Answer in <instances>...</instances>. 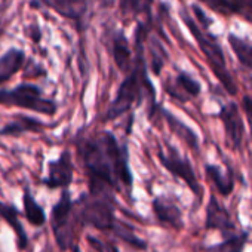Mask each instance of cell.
I'll list each match as a JSON object with an SVG mask.
<instances>
[{
  "label": "cell",
  "mask_w": 252,
  "mask_h": 252,
  "mask_svg": "<svg viewBox=\"0 0 252 252\" xmlns=\"http://www.w3.org/2000/svg\"><path fill=\"white\" fill-rule=\"evenodd\" d=\"M217 117L221 120L222 128L225 132V138L228 141V146L233 150H240L245 135V125L240 117V111L236 102H228L222 105L217 114Z\"/></svg>",
  "instance_id": "9c48e42d"
},
{
  "label": "cell",
  "mask_w": 252,
  "mask_h": 252,
  "mask_svg": "<svg viewBox=\"0 0 252 252\" xmlns=\"http://www.w3.org/2000/svg\"><path fill=\"white\" fill-rule=\"evenodd\" d=\"M0 218H2L15 233L17 237V246L20 251H26L29 248V234L20 220V209L14 203L2 202L0 200Z\"/></svg>",
  "instance_id": "7c38bea8"
},
{
  "label": "cell",
  "mask_w": 252,
  "mask_h": 252,
  "mask_svg": "<svg viewBox=\"0 0 252 252\" xmlns=\"http://www.w3.org/2000/svg\"><path fill=\"white\" fill-rule=\"evenodd\" d=\"M71 252H82V249H80L79 245H74V246L71 248Z\"/></svg>",
  "instance_id": "f546056e"
},
{
  "label": "cell",
  "mask_w": 252,
  "mask_h": 252,
  "mask_svg": "<svg viewBox=\"0 0 252 252\" xmlns=\"http://www.w3.org/2000/svg\"><path fill=\"white\" fill-rule=\"evenodd\" d=\"M74 203L79 206V209L74 211V218L80 225L113 233L117 228L120 221L114 217V197L89 193L82 194Z\"/></svg>",
  "instance_id": "277c9868"
},
{
  "label": "cell",
  "mask_w": 252,
  "mask_h": 252,
  "mask_svg": "<svg viewBox=\"0 0 252 252\" xmlns=\"http://www.w3.org/2000/svg\"><path fill=\"white\" fill-rule=\"evenodd\" d=\"M180 17L183 18L184 24L187 26V29L193 34V37H194V40H196L200 52L205 55L206 64L212 70L214 76L218 79V82L224 86V89L230 95H236L237 94V88H236L234 80H233V77H231V74L228 71V67H227V63H225V57H224L222 48L218 43L217 37L212 33H209L208 29L200 27V24L186 9H181L180 11Z\"/></svg>",
  "instance_id": "3957f363"
},
{
  "label": "cell",
  "mask_w": 252,
  "mask_h": 252,
  "mask_svg": "<svg viewBox=\"0 0 252 252\" xmlns=\"http://www.w3.org/2000/svg\"><path fill=\"white\" fill-rule=\"evenodd\" d=\"M45 128V123L39 119L26 116V114H17L14 119L0 128V137H20L26 132H40Z\"/></svg>",
  "instance_id": "4fadbf2b"
},
{
  "label": "cell",
  "mask_w": 252,
  "mask_h": 252,
  "mask_svg": "<svg viewBox=\"0 0 252 252\" xmlns=\"http://www.w3.org/2000/svg\"><path fill=\"white\" fill-rule=\"evenodd\" d=\"M74 178V165L71 159V153L68 150H63L61 155L48 162V174L42 180V184L49 190L57 189H68Z\"/></svg>",
  "instance_id": "ba28073f"
},
{
  "label": "cell",
  "mask_w": 252,
  "mask_h": 252,
  "mask_svg": "<svg viewBox=\"0 0 252 252\" xmlns=\"http://www.w3.org/2000/svg\"><path fill=\"white\" fill-rule=\"evenodd\" d=\"M152 208H153V214H155L156 220L162 225H166L177 231L184 228L183 212L174 199L166 197V196H158L153 199Z\"/></svg>",
  "instance_id": "30bf717a"
},
{
  "label": "cell",
  "mask_w": 252,
  "mask_h": 252,
  "mask_svg": "<svg viewBox=\"0 0 252 252\" xmlns=\"http://www.w3.org/2000/svg\"><path fill=\"white\" fill-rule=\"evenodd\" d=\"M77 153L82 159L89 181V193L111 196L120 187L131 189L134 177L129 168V153L125 144L107 131L77 141Z\"/></svg>",
  "instance_id": "6da1fadb"
},
{
  "label": "cell",
  "mask_w": 252,
  "mask_h": 252,
  "mask_svg": "<svg viewBox=\"0 0 252 252\" xmlns=\"http://www.w3.org/2000/svg\"><path fill=\"white\" fill-rule=\"evenodd\" d=\"M205 174L212 181V184H214L215 190L218 191V194L227 197V196H230L233 193V190H234V178H233L231 169H228L227 172H222L220 166L206 163L205 165Z\"/></svg>",
  "instance_id": "d6986e66"
},
{
  "label": "cell",
  "mask_w": 252,
  "mask_h": 252,
  "mask_svg": "<svg viewBox=\"0 0 252 252\" xmlns=\"http://www.w3.org/2000/svg\"><path fill=\"white\" fill-rule=\"evenodd\" d=\"M242 108L246 114V119L249 122V126H251V131H252V96L246 95L242 98Z\"/></svg>",
  "instance_id": "83f0119b"
},
{
  "label": "cell",
  "mask_w": 252,
  "mask_h": 252,
  "mask_svg": "<svg viewBox=\"0 0 252 252\" xmlns=\"http://www.w3.org/2000/svg\"><path fill=\"white\" fill-rule=\"evenodd\" d=\"M74 202L68 189H63V193L58 202L52 206L51 211V227L55 237V242L60 251L65 252L67 249L73 248L74 240Z\"/></svg>",
  "instance_id": "8992f818"
},
{
  "label": "cell",
  "mask_w": 252,
  "mask_h": 252,
  "mask_svg": "<svg viewBox=\"0 0 252 252\" xmlns=\"http://www.w3.org/2000/svg\"><path fill=\"white\" fill-rule=\"evenodd\" d=\"M111 55L117 68L123 73H129L134 67V57L131 45L122 32H117L111 42Z\"/></svg>",
  "instance_id": "2e32d148"
},
{
  "label": "cell",
  "mask_w": 252,
  "mask_h": 252,
  "mask_svg": "<svg viewBox=\"0 0 252 252\" xmlns=\"http://www.w3.org/2000/svg\"><path fill=\"white\" fill-rule=\"evenodd\" d=\"M0 105L26 108L45 116H55L58 111L57 102L45 98L42 89L33 83H21L12 89H0Z\"/></svg>",
  "instance_id": "5b68a950"
},
{
  "label": "cell",
  "mask_w": 252,
  "mask_h": 252,
  "mask_svg": "<svg viewBox=\"0 0 252 252\" xmlns=\"http://www.w3.org/2000/svg\"><path fill=\"white\" fill-rule=\"evenodd\" d=\"M203 5H206L211 11L222 15V17H230L236 15L233 0H199Z\"/></svg>",
  "instance_id": "cb8c5ba5"
},
{
  "label": "cell",
  "mask_w": 252,
  "mask_h": 252,
  "mask_svg": "<svg viewBox=\"0 0 252 252\" xmlns=\"http://www.w3.org/2000/svg\"><path fill=\"white\" fill-rule=\"evenodd\" d=\"M205 230H220V231L234 230V224L230 218L228 211L218 202L215 194L209 196L205 209Z\"/></svg>",
  "instance_id": "8fae6325"
},
{
  "label": "cell",
  "mask_w": 252,
  "mask_h": 252,
  "mask_svg": "<svg viewBox=\"0 0 252 252\" xmlns=\"http://www.w3.org/2000/svg\"><path fill=\"white\" fill-rule=\"evenodd\" d=\"M143 42L135 40V58L134 67L123 79L117 88L114 99L110 102L104 120H114L122 114L128 113L134 105H140L144 96H149L153 104H156L155 88L149 79L146 60L143 57Z\"/></svg>",
  "instance_id": "7a4b0ae2"
},
{
  "label": "cell",
  "mask_w": 252,
  "mask_h": 252,
  "mask_svg": "<svg viewBox=\"0 0 252 252\" xmlns=\"http://www.w3.org/2000/svg\"><path fill=\"white\" fill-rule=\"evenodd\" d=\"M228 45L231 48V51L234 52L236 58L239 60V63L248 68L252 70V43L248 42L246 39H242L233 33L228 34Z\"/></svg>",
  "instance_id": "44dd1931"
},
{
  "label": "cell",
  "mask_w": 252,
  "mask_h": 252,
  "mask_svg": "<svg viewBox=\"0 0 252 252\" xmlns=\"http://www.w3.org/2000/svg\"><path fill=\"white\" fill-rule=\"evenodd\" d=\"M26 61V52L15 46L0 55V85L9 82L24 67Z\"/></svg>",
  "instance_id": "5bb4252c"
},
{
  "label": "cell",
  "mask_w": 252,
  "mask_h": 252,
  "mask_svg": "<svg viewBox=\"0 0 252 252\" xmlns=\"http://www.w3.org/2000/svg\"><path fill=\"white\" fill-rule=\"evenodd\" d=\"M158 159H159V162L162 163V166L168 172H171L174 177L183 180L186 183V186L191 190V193L197 199H200L202 190H200L197 177H196L194 169H193V166H191V163H190L189 159L180 156L178 152L172 146H168L166 152H163L162 149H159L158 150Z\"/></svg>",
  "instance_id": "52a82bcc"
},
{
  "label": "cell",
  "mask_w": 252,
  "mask_h": 252,
  "mask_svg": "<svg viewBox=\"0 0 252 252\" xmlns=\"http://www.w3.org/2000/svg\"><path fill=\"white\" fill-rule=\"evenodd\" d=\"M23 209H24V217L26 220L33 225V227H43L48 221L46 212L43 206L36 200L34 194L29 187H24L23 191Z\"/></svg>",
  "instance_id": "ac0fdd59"
},
{
  "label": "cell",
  "mask_w": 252,
  "mask_h": 252,
  "mask_svg": "<svg viewBox=\"0 0 252 252\" xmlns=\"http://www.w3.org/2000/svg\"><path fill=\"white\" fill-rule=\"evenodd\" d=\"M86 240H88V243H89L96 252H120L119 248H117L116 245H113V243H105V242H102V240H99V239H96V237H94V236H88Z\"/></svg>",
  "instance_id": "484cf974"
},
{
  "label": "cell",
  "mask_w": 252,
  "mask_h": 252,
  "mask_svg": "<svg viewBox=\"0 0 252 252\" xmlns=\"http://www.w3.org/2000/svg\"><path fill=\"white\" fill-rule=\"evenodd\" d=\"M236 15L252 23V0H233Z\"/></svg>",
  "instance_id": "d4e9b609"
},
{
  "label": "cell",
  "mask_w": 252,
  "mask_h": 252,
  "mask_svg": "<svg viewBox=\"0 0 252 252\" xmlns=\"http://www.w3.org/2000/svg\"><path fill=\"white\" fill-rule=\"evenodd\" d=\"M248 237H249L248 231H243L240 234L230 236L224 242L206 248L205 252H243L245 245L248 242Z\"/></svg>",
  "instance_id": "7402d4cb"
},
{
  "label": "cell",
  "mask_w": 252,
  "mask_h": 252,
  "mask_svg": "<svg viewBox=\"0 0 252 252\" xmlns=\"http://www.w3.org/2000/svg\"><path fill=\"white\" fill-rule=\"evenodd\" d=\"M92 2L94 0H55L51 8H54L60 15L74 21L80 29Z\"/></svg>",
  "instance_id": "9a60e30c"
},
{
  "label": "cell",
  "mask_w": 252,
  "mask_h": 252,
  "mask_svg": "<svg viewBox=\"0 0 252 252\" xmlns=\"http://www.w3.org/2000/svg\"><path fill=\"white\" fill-rule=\"evenodd\" d=\"M153 0H119L120 11L125 15H141L149 14Z\"/></svg>",
  "instance_id": "603a6c76"
},
{
  "label": "cell",
  "mask_w": 252,
  "mask_h": 252,
  "mask_svg": "<svg viewBox=\"0 0 252 252\" xmlns=\"http://www.w3.org/2000/svg\"><path fill=\"white\" fill-rule=\"evenodd\" d=\"M163 114H165V117H166V120H168V123L171 126V129L174 131V134L178 135L190 149L197 152L199 150V137L196 135V132L193 129H190L189 126L184 125L181 120H178L175 116H172L171 113L163 111Z\"/></svg>",
  "instance_id": "ffe728a7"
},
{
  "label": "cell",
  "mask_w": 252,
  "mask_h": 252,
  "mask_svg": "<svg viewBox=\"0 0 252 252\" xmlns=\"http://www.w3.org/2000/svg\"><path fill=\"white\" fill-rule=\"evenodd\" d=\"M0 24H2V21H0ZM0 32H2V26H0Z\"/></svg>",
  "instance_id": "4dcf8cb0"
},
{
  "label": "cell",
  "mask_w": 252,
  "mask_h": 252,
  "mask_svg": "<svg viewBox=\"0 0 252 252\" xmlns=\"http://www.w3.org/2000/svg\"><path fill=\"white\" fill-rule=\"evenodd\" d=\"M29 30H30V33H29V39H30L33 43L39 45V43H40V40H42V30H40V27H39L36 23H33V24H30Z\"/></svg>",
  "instance_id": "f1b7e54d"
},
{
  "label": "cell",
  "mask_w": 252,
  "mask_h": 252,
  "mask_svg": "<svg viewBox=\"0 0 252 252\" xmlns=\"http://www.w3.org/2000/svg\"><path fill=\"white\" fill-rule=\"evenodd\" d=\"M166 91H168V94L172 98H177L181 102H184V101H187V99H190L193 96H197L202 89H200L199 82L194 80L189 73L180 71L177 74L175 83L174 85H168Z\"/></svg>",
  "instance_id": "e0dca14e"
},
{
  "label": "cell",
  "mask_w": 252,
  "mask_h": 252,
  "mask_svg": "<svg viewBox=\"0 0 252 252\" xmlns=\"http://www.w3.org/2000/svg\"><path fill=\"white\" fill-rule=\"evenodd\" d=\"M191 11L194 12V17L199 20V24L203 26V29H208V30H209V26H211V23H212L211 18H208V15H206L197 5H193V6H191Z\"/></svg>",
  "instance_id": "4316f807"
}]
</instances>
